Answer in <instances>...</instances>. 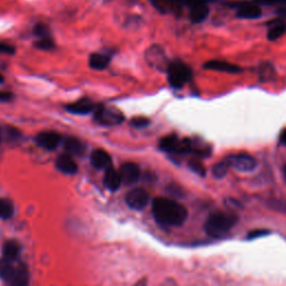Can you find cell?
<instances>
[{"mask_svg": "<svg viewBox=\"0 0 286 286\" xmlns=\"http://www.w3.org/2000/svg\"><path fill=\"white\" fill-rule=\"evenodd\" d=\"M285 33H286V26L283 24H277L274 27L270 29V32L267 34V38L268 41L274 42L283 36Z\"/></svg>", "mask_w": 286, "mask_h": 286, "instance_id": "cell-24", "label": "cell"}, {"mask_svg": "<svg viewBox=\"0 0 286 286\" xmlns=\"http://www.w3.org/2000/svg\"><path fill=\"white\" fill-rule=\"evenodd\" d=\"M228 169H229V165L227 164L226 160L217 162L216 165L213 167V175L217 179H222L225 177L228 172Z\"/></svg>", "mask_w": 286, "mask_h": 286, "instance_id": "cell-23", "label": "cell"}, {"mask_svg": "<svg viewBox=\"0 0 286 286\" xmlns=\"http://www.w3.org/2000/svg\"><path fill=\"white\" fill-rule=\"evenodd\" d=\"M121 181L124 184H133L140 179V168L134 162H125L120 167L118 170Z\"/></svg>", "mask_w": 286, "mask_h": 286, "instance_id": "cell-9", "label": "cell"}, {"mask_svg": "<svg viewBox=\"0 0 286 286\" xmlns=\"http://www.w3.org/2000/svg\"><path fill=\"white\" fill-rule=\"evenodd\" d=\"M277 14L282 16H286V8H280V9L277 10Z\"/></svg>", "mask_w": 286, "mask_h": 286, "instance_id": "cell-35", "label": "cell"}, {"mask_svg": "<svg viewBox=\"0 0 286 286\" xmlns=\"http://www.w3.org/2000/svg\"><path fill=\"white\" fill-rule=\"evenodd\" d=\"M0 141H1V134H0Z\"/></svg>", "mask_w": 286, "mask_h": 286, "instance_id": "cell-38", "label": "cell"}, {"mask_svg": "<svg viewBox=\"0 0 286 286\" xmlns=\"http://www.w3.org/2000/svg\"><path fill=\"white\" fill-rule=\"evenodd\" d=\"M283 173H284V178L286 180V165L284 166V169H283Z\"/></svg>", "mask_w": 286, "mask_h": 286, "instance_id": "cell-36", "label": "cell"}, {"mask_svg": "<svg viewBox=\"0 0 286 286\" xmlns=\"http://www.w3.org/2000/svg\"><path fill=\"white\" fill-rule=\"evenodd\" d=\"M121 177L118 171H116L113 167H110L109 169L105 170L104 174V184L109 190L111 191H116L121 186Z\"/></svg>", "mask_w": 286, "mask_h": 286, "instance_id": "cell-16", "label": "cell"}, {"mask_svg": "<svg viewBox=\"0 0 286 286\" xmlns=\"http://www.w3.org/2000/svg\"><path fill=\"white\" fill-rule=\"evenodd\" d=\"M167 57L165 55L164 51L162 48L155 46V47H150L147 51V60L150 63V65L156 66L157 68L162 69V70H167L168 68L169 64L167 65Z\"/></svg>", "mask_w": 286, "mask_h": 286, "instance_id": "cell-12", "label": "cell"}, {"mask_svg": "<svg viewBox=\"0 0 286 286\" xmlns=\"http://www.w3.org/2000/svg\"><path fill=\"white\" fill-rule=\"evenodd\" d=\"M110 61H111V57L110 56L101 54V53H93L90 56L89 65L92 69L103 70L110 65Z\"/></svg>", "mask_w": 286, "mask_h": 286, "instance_id": "cell-18", "label": "cell"}, {"mask_svg": "<svg viewBox=\"0 0 286 286\" xmlns=\"http://www.w3.org/2000/svg\"><path fill=\"white\" fill-rule=\"evenodd\" d=\"M227 164L229 167L236 169L239 172H250L256 169L257 161L253 156L247 153H238V155H231L226 158Z\"/></svg>", "mask_w": 286, "mask_h": 286, "instance_id": "cell-5", "label": "cell"}, {"mask_svg": "<svg viewBox=\"0 0 286 286\" xmlns=\"http://www.w3.org/2000/svg\"><path fill=\"white\" fill-rule=\"evenodd\" d=\"M125 201L130 208L134 210H142L148 205L149 195L144 189L135 188L126 193Z\"/></svg>", "mask_w": 286, "mask_h": 286, "instance_id": "cell-6", "label": "cell"}, {"mask_svg": "<svg viewBox=\"0 0 286 286\" xmlns=\"http://www.w3.org/2000/svg\"><path fill=\"white\" fill-rule=\"evenodd\" d=\"M149 123H150V120H149V118L139 116V117L132 118L131 125L135 127V129H142V127H146L147 125H149Z\"/></svg>", "mask_w": 286, "mask_h": 286, "instance_id": "cell-29", "label": "cell"}, {"mask_svg": "<svg viewBox=\"0 0 286 286\" xmlns=\"http://www.w3.org/2000/svg\"><path fill=\"white\" fill-rule=\"evenodd\" d=\"M168 82L173 89H181L186 83L190 80L191 69L180 60H174L170 63L167 68Z\"/></svg>", "mask_w": 286, "mask_h": 286, "instance_id": "cell-3", "label": "cell"}, {"mask_svg": "<svg viewBox=\"0 0 286 286\" xmlns=\"http://www.w3.org/2000/svg\"><path fill=\"white\" fill-rule=\"evenodd\" d=\"M14 214V206L7 199H0V218L9 219Z\"/></svg>", "mask_w": 286, "mask_h": 286, "instance_id": "cell-22", "label": "cell"}, {"mask_svg": "<svg viewBox=\"0 0 286 286\" xmlns=\"http://www.w3.org/2000/svg\"><path fill=\"white\" fill-rule=\"evenodd\" d=\"M2 82H3V76L1 75V74H0V84H1Z\"/></svg>", "mask_w": 286, "mask_h": 286, "instance_id": "cell-37", "label": "cell"}, {"mask_svg": "<svg viewBox=\"0 0 286 286\" xmlns=\"http://www.w3.org/2000/svg\"><path fill=\"white\" fill-rule=\"evenodd\" d=\"M64 149L68 155L83 156L85 152V144L77 138L69 136L64 141Z\"/></svg>", "mask_w": 286, "mask_h": 286, "instance_id": "cell-17", "label": "cell"}, {"mask_svg": "<svg viewBox=\"0 0 286 286\" xmlns=\"http://www.w3.org/2000/svg\"><path fill=\"white\" fill-rule=\"evenodd\" d=\"M60 134L55 131H44L38 133L35 138L37 146L46 150H55L60 143Z\"/></svg>", "mask_w": 286, "mask_h": 286, "instance_id": "cell-8", "label": "cell"}, {"mask_svg": "<svg viewBox=\"0 0 286 286\" xmlns=\"http://www.w3.org/2000/svg\"><path fill=\"white\" fill-rule=\"evenodd\" d=\"M179 139L175 134H169L164 136L159 142V149L165 152L174 153L179 144Z\"/></svg>", "mask_w": 286, "mask_h": 286, "instance_id": "cell-19", "label": "cell"}, {"mask_svg": "<svg viewBox=\"0 0 286 286\" xmlns=\"http://www.w3.org/2000/svg\"><path fill=\"white\" fill-rule=\"evenodd\" d=\"M20 254V245L15 240H9L2 246V255L3 257L9 259V261H15L18 258Z\"/></svg>", "mask_w": 286, "mask_h": 286, "instance_id": "cell-20", "label": "cell"}, {"mask_svg": "<svg viewBox=\"0 0 286 286\" xmlns=\"http://www.w3.org/2000/svg\"><path fill=\"white\" fill-rule=\"evenodd\" d=\"M94 121L104 126L118 125L124 121V114L113 107L99 105L94 111Z\"/></svg>", "mask_w": 286, "mask_h": 286, "instance_id": "cell-4", "label": "cell"}, {"mask_svg": "<svg viewBox=\"0 0 286 286\" xmlns=\"http://www.w3.org/2000/svg\"><path fill=\"white\" fill-rule=\"evenodd\" d=\"M205 69L210 70H217V72H224V73H229V74H237L240 72V67L237 65L230 64L228 61L224 60H208L204 64Z\"/></svg>", "mask_w": 286, "mask_h": 286, "instance_id": "cell-14", "label": "cell"}, {"mask_svg": "<svg viewBox=\"0 0 286 286\" xmlns=\"http://www.w3.org/2000/svg\"><path fill=\"white\" fill-rule=\"evenodd\" d=\"M267 234H270V231L262 230V229L254 230V231H250V232H249L248 236H247V238H248V239H255V238H258V237H262V236L267 235Z\"/></svg>", "mask_w": 286, "mask_h": 286, "instance_id": "cell-31", "label": "cell"}, {"mask_svg": "<svg viewBox=\"0 0 286 286\" xmlns=\"http://www.w3.org/2000/svg\"><path fill=\"white\" fill-rule=\"evenodd\" d=\"M237 222H238V218L235 215L217 211V213L211 214L206 221L205 230L211 237H221L229 231Z\"/></svg>", "mask_w": 286, "mask_h": 286, "instance_id": "cell-2", "label": "cell"}, {"mask_svg": "<svg viewBox=\"0 0 286 286\" xmlns=\"http://www.w3.org/2000/svg\"><path fill=\"white\" fill-rule=\"evenodd\" d=\"M34 35H36L38 38H44V37H50V28H48V26L43 24V23H39L34 27Z\"/></svg>", "mask_w": 286, "mask_h": 286, "instance_id": "cell-28", "label": "cell"}, {"mask_svg": "<svg viewBox=\"0 0 286 286\" xmlns=\"http://www.w3.org/2000/svg\"><path fill=\"white\" fill-rule=\"evenodd\" d=\"M0 54L12 55L15 54V47L6 43H0Z\"/></svg>", "mask_w": 286, "mask_h": 286, "instance_id": "cell-30", "label": "cell"}, {"mask_svg": "<svg viewBox=\"0 0 286 286\" xmlns=\"http://www.w3.org/2000/svg\"><path fill=\"white\" fill-rule=\"evenodd\" d=\"M152 213L156 221L166 226H180L186 222V207L169 198H156L152 201Z\"/></svg>", "mask_w": 286, "mask_h": 286, "instance_id": "cell-1", "label": "cell"}, {"mask_svg": "<svg viewBox=\"0 0 286 286\" xmlns=\"http://www.w3.org/2000/svg\"><path fill=\"white\" fill-rule=\"evenodd\" d=\"M188 167L190 168L192 172L197 173L200 177H205L206 175V168L205 166L202 165V162L199 161L198 159H191L188 162Z\"/></svg>", "mask_w": 286, "mask_h": 286, "instance_id": "cell-25", "label": "cell"}, {"mask_svg": "<svg viewBox=\"0 0 286 286\" xmlns=\"http://www.w3.org/2000/svg\"><path fill=\"white\" fill-rule=\"evenodd\" d=\"M236 16L243 19H257L262 16V10L259 6L255 5V3L244 2L238 6Z\"/></svg>", "mask_w": 286, "mask_h": 286, "instance_id": "cell-15", "label": "cell"}, {"mask_svg": "<svg viewBox=\"0 0 286 286\" xmlns=\"http://www.w3.org/2000/svg\"><path fill=\"white\" fill-rule=\"evenodd\" d=\"M91 165L96 169L107 170L112 167V159L109 153L103 149H95L90 157Z\"/></svg>", "mask_w": 286, "mask_h": 286, "instance_id": "cell-11", "label": "cell"}, {"mask_svg": "<svg viewBox=\"0 0 286 286\" xmlns=\"http://www.w3.org/2000/svg\"><path fill=\"white\" fill-rule=\"evenodd\" d=\"M133 286H147V279L140 280L139 282H136Z\"/></svg>", "mask_w": 286, "mask_h": 286, "instance_id": "cell-34", "label": "cell"}, {"mask_svg": "<svg viewBox=\"0 0 286 286\" xmlns=\"http://www.w3.org/2000/svg\"><path fill=\"white\" fill-rule=\"evenodd\" d=\"M14 265H12V262L9 261L7 258H1L0 259V279L7 280L8 277L10 276L11 272L14 271Z\"/></svg>", "mask_w": 286, "mask_h": 286, "instance_id": "cell-21", "label": "cell"}, {"mask_svg": "<svg viewBox=\"0 0 286 286\" xmlns=\"http://www.w3.org/2000/svg\"><path fill=\"white\" fill-rule=\"evenodd\" d=\"M280 142L283 144V146L286 147V129H284L283 131L281 132L280 134Z\"/></svg>", "mask_w": 286, "mask_h": 286, "instance_id": "cell-33", "label": "cell"}, {"mask_svg": "<svg viewBox=\"0 0 286 286\" xmlns=\"http://www.w3.org/2000/svg\"><path fill=\"white\" fill-rule=\"evenodd\" d=\"M275 75V70L273 68V66L271 64H265L261 66V80L263 82H268L272 81L274 78Z\"/></svg>", "mask_w": 286, "mask_h": 286, "instance_id": "cell-26", "label": "cell"}, {"mask_svg": "<svg viewBox=\"0 0 286 286\" xmlns=\"http://www.w3.org/2000/svg\"><path fill=\"white\" fill-rule=\"evenodd\" d=\"M14 98L11 92H0V102H9Z\"/></svg>", "mask_w": 286, "mask_h": 286, "instance_id": "cell-32", "label": "cell"}, {"mask_svg": "<svg viewBox=\"0 0 286 286\" xmlns=\"http://www.w3.org/2000/svg\"><path fill=\"white\" fill-rule=\"evenodd\" d=\"M35 47L42 51H51L55 47V43L51 37L38 38V41L35 43Z\"/></svg>", "mask_w": 286, "mask_h": 286, "instance_id": "cell-27", "label": "cell"}, {"mask_svg": "<svg viewBox=\"0 0 286 286\" xmlns=\"http://www.w3.org/2000/svg\"><path fill=\"white\" fill-rule=\"evenodd\" d=\"M56 168L65 174H75L77 172V165L72 156L68 153H63L56 159Z\"/></svg>", "mask_w": 286, "mask_h": 286, "instance_id": "cell-13", "label": "cell"}, {"mask_svg": "<svg viewBox=\"0 0 286 286\" xmlns=\"http://www.w3.org/2000/svg\"><path fill=\"white\" fill-rule=\"evenodd\" d=\"M8 286H28L29 285V271L25 264L20 263L14 267L10 276L6 280Z\"/></svg>", "mask_w": 286, "mask_h": 286, "instance_id": "cell-7", "label": "cell"}, {"mask_svg": "<svg viewBox=\"0 0 286 286\" xmlns=\"http://www.w3.org/2000/svg\"><path fill=\"white\" fill-rule=\"evenodd\" d=\"M95 104L89 99H82L76 102L67 104L65 107V110L70 114H77V115H87L92 112L95 111Z\"/></svg>", "mask_w": 286, "mask_h": 286, "instance_id": "cell-10", "label": "cell"}]
</instances>
